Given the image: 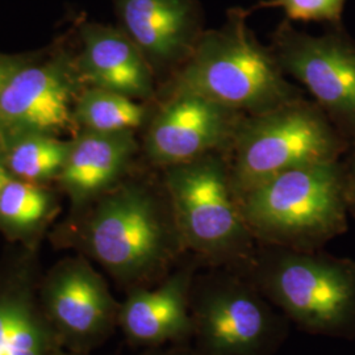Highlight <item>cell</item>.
I'll return each instance as SVG.
<instances>
[{
	"label": "cell",
	"instance_id": "9a60e30c",
	"mask_svg": "<svg viewBox=\"0 0 355 355\" xmlns=\"http://www.w3.org/2000/svg\"><path fill=\"white\" fill-rule=\"evenodd\" d=\"M137 149L135 132L86 130L71 142L60 177L76 200L104 195L119 184Z\"/></svg>",
	"mask_w": 355,
	"mask_h": 355
},
{
	"label": "cell",
	"instance_id": "44dd1931",
	"mask_svg": "<svg viewBox=\"0 0 355 355\" xmlns=\"http://www.w3.org/2000/svg\"><path fill=\"white\" fill-rule=\"evenodd\" d=\"M343 166L347 211L355 217V144L346 152Z\"/></svg>",
	"mask_w": 355,
	"mask_h": 355
},
{
	"label": "cell",
	"instance_id": "2e32d148",
	"mask_svg": "<svg viewBox=\"0 0 355 355\" xmlns=\"http://www.w3.org/2000/svg\"><path fill=\"white\" fill-rule=\"evenodd\" d=\"M46 324L28 290L0 288V355H53Z\"/></svg>",
	"mask_w": 355,
	"mask_h": 355
},
{
	"label": "cell",
	"instance_id": "7a4b0ae2",
	"mask_svg": "<svg viewBox=\"0 0 355 355\" xmlns=\"http://www.w3.org/2000/svg\"><path fill=\"white\" fill-rule=\"evenodd\" d=\"M89 253L130 288L164 280L187 252L166 191L159 198L139 183L117 184L103 195L89 218Z\"/></svg>",
	"mask_w": 355,
	"mask_h": 355
},
{
	"label": "cell",
	"instance_id": "52a82bcc",
	"mask_svg": "<svg viewBox=\"0 0 355 355\" xmlns=\"http://www.w3.org/2000/svg\"><path fill=\"white\" fill-rule=\"evenodd\" d=\"M190 309L200 355H274L288 334V318L236 268L200 267Z\"/></svg>",
	"mask_w": 355,
	"mask_h": 355
},
{
	"label": "cell",
	"instance_id": "6da1fadb",
	"mask_svg": "<svg viewBox=\"0 0 355 355\" xmlns=\"http://www.w3.org/2000/svg\"><path fill=\"white\" fill-rule=\"evenodd\" d=\"M187 92L245 114H265L303 98L275 55L254 37L246 13L232 11L225 26L207 31L189 61L166 86L165 96Z\"/></svg>",
	"mask_w": 355,
	"mask_h": 355
},
{
	"label": "cell",
	"instance_id": "5bb4252c",
	"mask_svg": "<svg viewBox=\"0 0 355 355\" xmlns=\"http://www.w3.org/2000/svg\"><path fill=\"white\" fill-rule=\"evenodd\" d=\"M82 73L92 87L124 94L137 101L154 95V71L124 31L89 26L83 31Z\"/></svg>",
	"mask_w": 355,
	"mask_h": 355
},
{
	"label": "cell",
	"instance_id": "5b68a950",
	"mask_svg": "<svg viewBox=\"0 0 355 355\" xmlns=\"http://www.w3.org/2000/svg\"><path fill=\"white\" fill-rule=\"evenodd\" d=\"M164 184L187 253L203 267L248 266L258 242L233 190L227 153L166 167Z\"/></svg>",
	"mask_w": 355,
	"mask_h": 355
},
{
	"label": "cell",
	"instance_id": "603a6c76",
	"mask_svg": "<svg viewBox=\"0 0 355 355\" xmlns=\"http://www.w3.org/2000/svg\"><path fill=\"white\" fill-rule=\"evenodd\" d=\"M150 355H200L196 349L193 346H190L187 343H178V346L175 347H171V349H167L164 352H157L154 354Z\"/></svg>",
	"mask_w": 355,
	"mask_h": 355
},
{
	"label": "cell",
	"instance_id": "4fadbf2b",
	"mask_svg": "<svg viewBox=\"0 0 355 355\" xmlns=\"http://www.w3.org/2000/svg\"><path fill=\"white\" fill-rule=\"evenodd\" d=\"M71 80L61 66H23L0 92V132L10 141L70 123Z\"/></svg>",
	"mask_w": 355,
	"mask_h": 355
},
{
	"label": "cell",
	"instance_id": "30bf717a",
	"mask_svg": "<svg viewBox=\"0 0 355 355\" xmlns=\"http://www.w3.org/2000/svg\"><path fill=\"white\" fill-rule=\"evenodd\" d=\"M124 32L152 66L173 76L189 61L203 36L195 0H117Z\"/></svg>",
	"mask_w": 355,
	"mask_h": 355
},
{
	"label": "cell",
	"instance_id": "cb8c5ba5",
	"mask_svg": "<svg viewBox=\"0 0 355 355\" xmlns=\"http://www.w3.org/2000/svg\"><path fill=\"white\" fill-rule=\"evenodd\" d=\"M13 178L15 177L11 174V171L8 170L7 165H4V162L0 161V191L3 190V187Z\"/></svg>",
	"mask_w": 355,
	"mask_h": 355
},
{
	"label": "cell",
	"instance_id": "ac0fdd59",
	"mask_svg": "<svg viewBox=\"0 0 355 355\" xmlns=\"http://www.w3.org/2000/svg\"><path fill=\"white\" fill-rule=\"evenodd\" d=\"M6 165L13 177L26 182L44 180L61 174L71 142L46 133H31L10 141Z\"/></svg>",
	"mask_w": 355,
	"mask_h": 355
},
{
	"label": "cell",
	"instance_id": "d6986e66",
	"mask_svg": "<svg viewBox=\"0 0 355 355\" xmlns=\"http://www.w3.org/2000/svg\"><path fill=\"white\" fill-rule=\"evenodd\" d=\"M51 208V198L44 190L17 178L0 191V224L12 230H26L41 223Z\"/></svg>",
	"mask_w": 355,
	"mask_h": 355
},
{
	"label": "cell",
	"instance_id": "9c48e42d",
	"mask_svg": "<svg viewBox=\"0 0 355 355\" xmlns=\"http://www.w3.org/2000/svg\"><path fill=\"white\" fill-rule=\"evenodd\" d=\"M245 116L202 95H167L148 123L145 152L164 168L209 153L229 154Z\"/></svg>",
	"mask_w": 355,
	"mask_h": 355
},
{
	"label": "cell",
	"instance_id": "8fae6325",
	"mask_svg": "<svg viewBox=\"0 0 355 355\" xmlns=\"http://www.w3.org/2000/svg\"><path fill=\"white\" fill-rule=\"evenodd\" d=\"M202 263L191 254L157 288L135 287L119 311V324L133 343L158 346L166 343H190L191 286Z\"/></svg>",
	"mask_w": 355,
	"mask_h": 355
},
{
	"label": "cell",
	"instance_id": "8992f818",
	"mask_svg": "<svg viewBox=\"0 0 355 355\" xmlns=\"http://www.w3.org/2000/svg\"><path fill=\"white\" fill-rule=\"evenodd\" d=\"M349 149L324 111L303 96L242 119L228 154L232 186L240 200L282 173L340 161Z\"/></svg>",
	"mask_w": 355,
	"mask_h": 355
},
{
	"label": "cell",
	"instance_id": "e0dca14e",
	"mask_svg": "<svg viewBox=\"0 0 355 355\" xmlns=\"http://www.w3.org/2000/svg\"><path fill=\"white\" fill-rule=\"evenodd\" d=\"M152 108L110 89L91 87L76 103L78 121L94 132H135L150 121Z\"/></svg>",
	"mask_w": 355,
	"mask_h": 355
},
{
	"label": "cell",
	"instance_id": "7402d4cb",
	"mask_svg": "<svg viewBox=\"0 0 355 355\" xmlns=\"http://www.w3.org/2000/svg\"><path fill=\"white\" fill-rule=\"evenodd\" d=\"M23 66L24 64L17 58L0 55V92Z\"/></svg>",
	"mask_w": 355,
	"mask_h": 355
},
{
	"label": "cell",
	"instance_id": "ffe728a7",
	"mask_svg": "<svg viewBox=\"0 0 355 355\" xmlns=\"http://www.w3.org/2000/svg\"><path fill=\"white\" fill-rule=\"evenodd\" d=\"M271 7H280L291 20L338 21L345 0H270Z\"/></svg>",
	"mask_w": 355,
	"mask_h": 355
},
{
	"label": "cell",
	"instance_id": "3957f363",
	"mask_svg": "<svg viewBox=\"0 0 355 355\" xmlns=\"http://www.w3.org/2000/svg\"><path fill=\"white\" fill-rule=\"evenodd\" d=\"M241 271L268 302L311 334L355 336V261L258 243Z\"/></svg>",
	"mask_w": 355,
	"mask_h": 355
},
{
	"label": "cell",
	"instance_id": "277c9868",
	"mask_svg": "<svg viewBox=\"0 0 355 355\" xmlns=\"http://www.w3.org/2000/svg\"><path fill=\"white\" fill-rule=\"evenodd\" d=\"M239 202L261 245L320 250L347 229L341 159L282 173L246 192Z\"/></svg>",
	"mask_w": 355,
	"mask_h": 355
},
{
	"label": "cell",
	"instance_id": "ba28073f",
	"mask_svg": "<svg viewBox=\"0 0 355 355\" xmlns=\"http://www.w3.org/2000/svg\"><path fill=\"white\" fill-rule=\"evenodd\" d=\"M283 73L299 80L350 146L355 144V41L311 36L280 26L270 48Z\"/></svg>",
	"mask_w": 355,
	"mask_h": 355
},
{
	"label": "cell",
	"instance_id": "7c38bea8",
	"mask_svg": "<svg viewBox=\"0 0 355 355\" xmlns=\"http://www.w3.org/2000/svg\"><path fill=\"white\" fill-rule=\"evenodd\" d=\"M45 305L53 324L70 338L94 343L119 322L120 305L86 261H69L58 267L45 288Z\"/></svg>",
	"mask_w": 355,
	"mask_h": 355
}]
</instances>
